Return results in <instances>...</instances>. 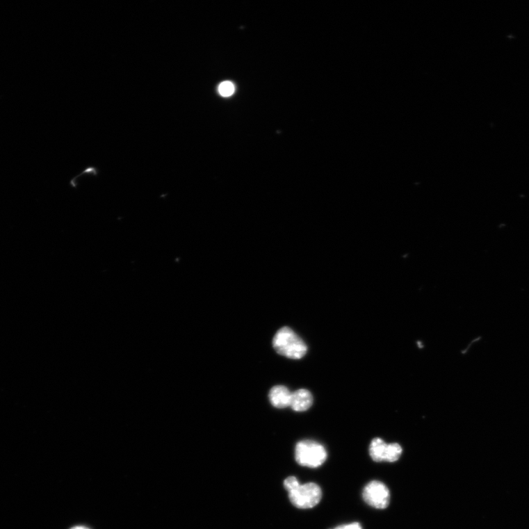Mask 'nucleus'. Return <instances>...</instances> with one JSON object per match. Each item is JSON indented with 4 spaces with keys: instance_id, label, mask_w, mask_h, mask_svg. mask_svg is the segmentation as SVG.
I'll return each mask as SVG.
<instances>
[{
    "instance_id": "nucleus-1",
    "label": "nucleus",
    "mask_w": 529,
    "mask_h": 529,
    "mask_svg": "<svg viewBox=\"0 0 529 529\" xmlns=\"http://www.w3.org/2000/svg\"><path fill=\"white\" fill-rule=\"evenodd\" d=\"M284 487L288 492L293 505L299 509H311L318 505L322 498V491L318 485L312 482L302 485L295 476L288 477L284 482Z\"/></svg>"
},
{
    "instance_id": "nucleus-2",
    "label": "nucleus",
    "mask_w": 529,
    "mask_h": 529,
    "mask_svg": "<svg viewBox=\"0 0 529 529\" xmlns=\"http://www.w3.org/2000/svg\"><path fill=\"white\" fill-rule=\"evenodd\" d=\"M273 346L279 355L293 359H302L307 352L304 341L288 327L281 328L276 333Z\"/></svg>"
},
{
    "instance_id": "nucleus-3",
    "label": "nucleus",
    "mask_w": 529,
    "mask_h": 529,
    "mask_svg": "<svg viewBox=\"0 0 529 529\" xmlns=\"http://www.w3.org/2000/svg\"><path fill=\"white\" fill-rule=\"evenodd\" d=\"M295 457L302 466L316 469L325 462L327 453L325 448L312 441H300L295 446Z\"/></svg>"
},
{
    "instance_id": "nucleus-4",
    "label": "nucleus",
    "mask_w": 529,
    "mask_h": 529,
    "mask_svg": "<svg viewBox=\"0 0 529 529\" xmlns=\"http://www.w3.org/2000/svg\"><path fill=\"white\" fill-rule=\"evenodd\" d=\"M402 454V448L398 443H386L382 439L375 438L370 446V455L373 461L394 462Z\"/></svg>"
},
{
    "instance_id": "nucleus-5",
    "label": "nucleus",
    "mask_w": 529,
    "mask_h": 529,
    "mask_svg": "<svg viewBox=\"0 0 529 529\" xmlns=\"http://www.w3.org/2000/svg\"><path fill=\"white\" fill-rule=\"evenodd\" d=\"M363 496L367 504L374 508L383 510L389 505V489L380 482L373 481L368 484Z\"/></svg>"
},
{
    "instance_id": "nucleus-6",
    "label": "nucleus",
    "mask_w": 529,
    "mask_h": 529,
    "mask_svg": "<svg viewBox=\"0 0 529 529\" xmlns=\"http://www.w3.org/2000/svg\"><path fill=\"white\" fill-rule=\"evenodd\" d=\"M291 391L286 386L277 385L274 386L269 393V399L270 403L278 409H284L290 407Z\"/></svg>"
},
{
    "instance_id": "nucleus-7",
    "label": "nucleus",
    "mask_w": 529,
    "mask_h": 529,
    "mask_svg": "<svg viewBox=\"0 0 529 529\" xmlns=\"http://www.w3.org/2000/svg\"><path fill=\"white\" fill-rule=\"evenodd\" d=\"M314 402L312 393L306 389L292 393L290 407L295 412H304L311 407Z\"/></svg>"
},
{
    "instance_id": "nucleus-8",
    "label": "nucleus",
    "mask_w": 529,
    "mask_h": 529,
    "mask_svg": "<svg viewBox=\"0 0 529 529\" xmlns=\"http://www.w3.org/2000/svg\"><path fill=\"white\" fill-rule=\"evenodd\" d=\"M218 92L223 97H229L235 92V86L231 82H224L218 87Z\"/></svg>"
},
{
    "instance_id": "nucleus-9",
    "label": "nucleus",
    "mask_w": 529,
    "mask_h": 529,
    "mask_svg": "<svg viewBox=\"0 0 529 529\" xmlns=\"http://www.w3.org/2000/svg\"><path fill=\"white\" fill-rule=\"evenodd\" d=\"M86 174L97 176L99 174V170L97 169L96 167H93V166L87 167L86 169L83 172H81L79 176L75 177L71 180L70 185L73 188H76L77 186L76 185L77 179H79L81 176Z\"/></svg>"
},
{
    "instance_id": "nucleus-10",
    "label": "nucleus",
    "mask_w": 529,
    "mask_h": 529,
    "mask_svg": "<svg viewBox=\"0 0 529 529\" xmlns=\"http://www.w3.org/2000/svg\"><path fill=\"white\" fill-rule=\"evenodd\" d=\"M334 529H363L362 526L358 523H353L347 525L340 526Z\"/></svg>"
},
{
    "instance_id": "nucleus-11",
    "label": "nucleus",
    "mask_w": 529,
    "mask_h": 529,
    "mask_svg": "<svg viewBox=\"0 0 529 529\" xmlns=\"http://www.w3.org/2000/svg\"><path fill=\"white\" fill-rule=\"evenodd\" d=\"M71 529H90V528H88L87 527H85V526H79L73 527Z\"/></svg>"
}]
</instances>
